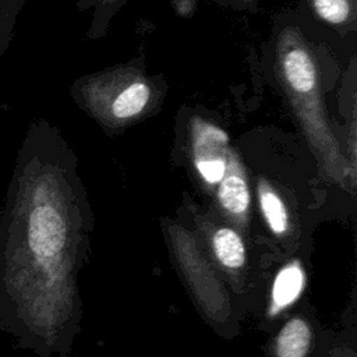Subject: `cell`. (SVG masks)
Segmentation results:
<instances>
[{
  "mask_svg": "<svg viewBox=\"0 0 357 357\" xmlns=\"http://www.w3.org/2000/svg\"><path fill=\"white\" fill-rule=\"evenodd\" d=\"M79 213L71 149L45 119L32 121L0 205V332L15 347L46 356L61 337Z\"/></svg>",
  "mask_w": 357,
  "mask_h": 357,
  "instance_id": "cell-1",
  "label": "cell"
},
{
  "mask_svg": "<svg viewBox=\"0 0 357 357\" xmlns=\"http://www.w3.org/2000/svg\"><path fill=\"white\" fill-rule=\"evenodd\" d=\"M275 74L322 176L339 185L354 184L326 112L315 54L303 32L287 26L275 43Z\"/></svg>",
  "mask_w": 357,
  "mask_h": 357,
  "instance_id": "cell-2",
  "label": "cell"
},
{
  "mask_svg": "<svg viewBox=\"0 0 357 357\" xmlns=\"http://www.w3.org/2000/svg\"><path fill=\"white\" fill-rule=\"evenodd\" d=\"M71 95L81 109L105 128L120 130L144 119L163 95L156 84L134 66H116L77 79Z\"/></svg>",
  "mask_w": 357,
  "mask_h": 357,
  "instance_id": "cell-3",
  "label": "cell"
},
{
  "mask_svg": "<svg viewBox=\"0 0 357 357\" xmlns=\"http://www.w3.org/2000/svg\"><path fill=\"white\" fill-rule=\"evenodd\" d=\"M188 144L194 170L205 185L215 188L225 173L231 148L227 132L202 117H192Z\"/></svg>",
  "mask_w": 357,
  "mask_h": 357,
  "instance_id": "cell-4",
  "label": "cell"
},
{
  "mask_svg": "<svg viewBox=\"0 0 357 357\" xmlns=\"http://www.w3.org/2000/svg\"><path fill=\"white\" fill-rule=\"evenodd\" d=\"M215 188L219 206L225 213L237 220L247 218L251 204L250 183L247 169L237 149L230 148L225 173Z\"/></svg>",
  "mask_w": 357,
  "mask_h": 357,
  "instance_id": "cell-5",
  "label": "cell"
},
{
  "mask_svg": "<svg viewBox=\"0 0 357 357\" xmlns=\"http://www.w3.org/2000/svg\"><path fill=\"white\" fill-rule=\"evenodd\" d=\"M257 197L262 216L276 236H282L289 229V213L286 204L275 187L265 178L259 177L257 184Z\"/></svg>",
  "mask_w": 357,
  "mask_h": 357,
  "instance_id": "cell-6",
  "label": "cell"
},
{
  "mask_svg": "<svg viewBox=\"0 0 357 357\" xmlns=\"http://www.w3.org/2000/svg\"><path fill=\"white\" fill-rule=\"evenodd\" d=\"M304 286V272L297 264L286 265L275 278L272 286V312L294 303Z\"/></svg>",
  "mask_w": 357,
  "mask_h": 357,
  "instance_id": "cell-7",
  "label": "cell"
},
{
  "mask_svg": "<svg viewBox=\"0 0 357 357\" xmlns=\"http://www.w3.org/2000/svg\"><path fill=\"white\" fill-rule=\"evenodd\" d=\"M311 344V329L300 318L290 319L276 337L278 357H305Z\"/></svg>",
  "mask_w": 357,
  "mask_h": 357,
  "instance_id": "cell-8",
  "label": "cell"
},
{
  "mask_svg": "<svg viewBox=\"0 0 357 357\" xmlns=\"http://www.w3.org/2000/svg\"><path fill=\"white\" fill-rule=\"evenodd\" d=\"M127 1L128 0H78V10L82 13L89 11L88 36L91 39L105 36L112 20Z\"/></svg>",
  "mask_w": 357,
  "mask_h": 357,
  "instance_id": "cell-9",
  "label": "cell"
},
{
  "mask_svg": "<svg viewBox=\"0 0 357 357\" xmlns=\"http://www.w3.org/2000/svg\"><path fill=\"white\" fill-rule=\"evenodd\" d=\"M216 258L226 268H240L245 261V247L240 234L231 227H218L212 236Z\"/></svg>",
  "mask_w": 357,
  "mask_h": 357,
  "instance_id": "cell-10",
  "label": "cell"
},
{
  "mask_svg": "<svg viewBox=\"0 0 357 357\" xmlns=\"http://www.w3.org/2000/svg\"><path fill=\"white\" fill-rule=\"evenodd\" d=\"M311 10L321 21L331 25H344L354 14L350 0H311Z\"/></svg>",
  "mask_w": 357,
  "mask_h": 357,
  "instance_id": "cell-11",
  "label": "cell"
},
{
  "mask_svg": "<svg viewBox=\"0 0 357 357\" xmlns=\"http://www.w3.org/2000/svg\"><path fill=\"white\" fill-rule=\"evenodd\" d=\"M28 0H0V59L7 52L18 17Z\"/></svg>",
  "mask_w": 357,
  "mask_h": 357,
  "instance_id": "cell-12",
  "label": "cell"
},
{
  "mask_svg": "<svg viewBox=\"0 0 357 357\" xmlns=\"http://www.w3.org/2000/svg\"><path fill=\"white\" fill-rule=\"evenodd\" d=\"M218 1L219 4H223V6H230V7H251V6H255L258 0H215Z\"/></svg>",
  "mask_w": 357,
  "mask_h": 357,
  "instance_id": "cell-13",
  "label": "cell"
}]
</instances>
